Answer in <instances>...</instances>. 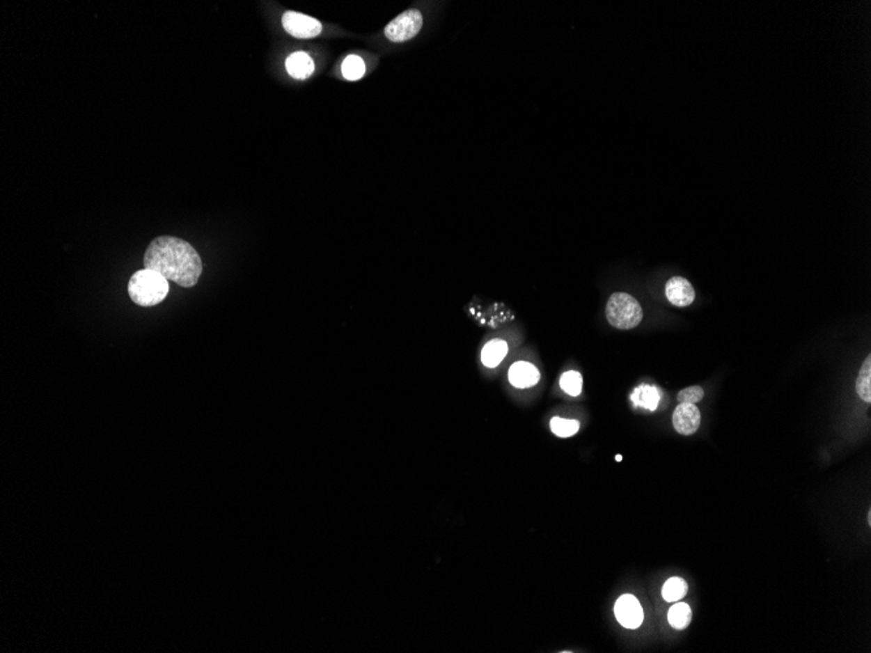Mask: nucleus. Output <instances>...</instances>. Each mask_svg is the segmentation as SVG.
<instances>
[{"mask_svg":"<svg viewBox=\"0 0 871 653\" xmlns=\"http://www.w3.org/2000/svg\"><path fill=\"white\" fill-rule=\"evenodd\" d=\"M167 294V279L150 269L136 272L128 283V295L137 306H157L164 301Z\"/></svg>","mask_w":871,"mask_h":653,"instance_id":"nucleus-2","label":"nucleus"},{"mask_svg":"<svg viewBox=\"0 0 871 653\" xmlns=\"http://www.w3.org/2000/svg\"><path fill=\"white\" fill-rule=\"evenodd\" d=\"M857 393L860 398L868 403L871 402V356L869 355L862 365L860 375L857 378Z\"/></svg>","mask_w":871,"mask_h":653,"instance_id":"nucleus-15","label":"nucleus"},{"mask_svg":"<svg viewBox=\"0 0 871 653\" xmlns=\"http://www.w3.org/2000/svg\"><path fill=\"white\" fill-rule=\"evenodd\" d=\"M615 459L620 462V460L622 459V457H621V455H617V457H615Z\"/></svg>","mask_w":871,"mask_h":653,"instance_id":"nucleus-20","label":"nucleus"},{"mask_svg":"<svg viewBox=\"0 0 871 653\" xmlns=\"http://www.w3.org/2000/svg\"><path fill=\"white\" fill-rule=\"evenodd\" d=\"M666 297L673 306H687L694 301L696 292L687 279L673 276L666 282Z\"/></svg>","mask_w":871,"mask_h":653,"instance_id":"nucleus-8","label":"nucleus"},{"mask_svg":"<svg viewBox=\"0 0 871 653\" xmlns=\"http://www.w3.org/2000/svg\"><path fill=\"white\" fill-rule=\"evenodd\" d=\"M560 386L570 397L581 395L582 388H583L582 375L579 372H575V370L565 372L564 375L560 378Z\"/></svg>","mask_w":871,"mask_h":653,"instance_id":"nucleus-16","label":"nucleus"},{"mask_svg":"<svg viewBox=\"0 0 871 653\" xmlns=\"http://www.w3.org/2000/svg\"><path fill=\"white\" fill-rule=\"evenodd\" d=\"M605 313L609 324L620 330L634 329L643 318L642 306L636 297L624 292H615L609 297Z\"/></svg>","mask_w":871,"mask_h":653,"instance_id":"nucleus-3","label":"nucleus"},{"mask_svg":"<svg viewBox=\"0 0 871 653\" xmlns=\"http://www.w3.org/2000/svg\"><path fill=\"white\" fill-rule=\"evenodd\" d=\"M423 26V15L419 10H405L385 28V37L391 42L410 41L419 34Z\"/></svg>","mask_w":871,"mask_h":653,"instance_id":"nucleus-4","label":"nucleus"},{"mask_svg":"<svg viewBox=\"0 0 871 653\" xmlns=\"http://www.w3.org/2000/svg\"><path fill=\"white\" fill-rule=\"evenodd\" d=\"M631 402L639 409L655 411L660 402V393L657 388L650 385H641L631 393Z\"/></svg>","mask_w":871,"mask_h":653,"instance_id":"nucleus-11","label":"nucleus"},{"mask_svg":"<svg viewBox=\"0 0 871 653\" xmlns=\"http://www.w3.org/2000/svg\"><path fill=\"white\" fill-rule=\"evenodd\" d=\"M663 597L668 602H676L684 599L687 593V583L682 578H670L663 587Z\"/></svg>","mask_w":871,"mask_h":653,"instance_id":"nucleus-14","label":"nucleus"},{"mask_svg":"<svg viewBox=\"0 0 871 653\" xmlns=\"http://www.w3.org/2000/svg\"><path fill=\"white\" fill-rule=\"evenodd\" d=\"M282 25L290 36L301 40L315 38L322 31L320 21L292 10H288L282 16Z\"/></svg>","mask_w":871,"mask_h":653,"instance_id":"nucleus-5","label":"nucleus"},{"mask_svg":"<svg viewBox=\"0 0 871 653\" xmlns=\"http://www.w3.org/2000/svg\"><path fill=\"white\" fill-rule=\"evenodd\" d=\"M700 425V412L696 404L681 403L673 412V427L680 434H694Z\"/></svg>","mask_w":871,"mask_h":653,"instance_id":"nucleus-7","label":"nucleus"},{"mask_svg":"<svg viewBox=\"0 0 871 653\" xmlns=\"http://www.w3.org/2000/svg\"><path fill=\"white\" fill-rule=\"evenodd\" d=\"M508 343L501 339L488 342L482 351V361L485 367H497L508 354Z\"/></svg>","mask_w":871,"mask_h":653,"instance_id":"nucleus-12","label":"nucleus"},{"mask_svg":"<svg viewBox=\"0 0 871 653\" xmlns=\"http://www.w3.org/2000/svg\"><path fill=\"white\" fill-rule=\"evenodd\" d=\"M342 73L347 80H359L366 73V64L359 56L350 55L342 64Z\"/></svg>","mask_w":871,"mask_h":653,"instance_id":"nucleus-17","label":"nucleus"},{"mask_svg":"<svg viewBox=\"0 0 871 653\" xmlns=\"http://www.w3.org/2000/svg\"><path fill=\"white\" fill-rule=\"evenodd\" d=\"M669 624L676 630H684L691 622V609L685 602L675 604L668 613Z\"/></svg>","mask_w":871,"mask_h":653,"instance_id":"nucleus-13","label":"nucleus"},{"mask_svg":"<svg viewBox=\"0 0 871 653\" xmlns=\"http://www.w3.org/2000/svg\"><path fill=\"white\" fill-rule=\"evenodd\" d=\"M286 70L294 79L304 80L315 72V61L306 52H294L286 61Z\"/></svg>","mask_w":871,"mask_h":653,"instance_id":"nucleus-10","label":"nucleus"},{"mask_svg":"<svg viewBox=\"0 0 871 653\" xmlns=\"http://www.w3.org/2000/svg\"><path fill=\"white\" fill-rule=\"evenodd\" d=\"M144 269H150L178 286L194 287L203 273L201 257L195 248L175 236H159L149 244Z\"/></svg>","mask_w":871,"mask_h":653,"instance_id":"nucleus-1","label":"nucleus"},{"mask_svg":"<svg viewBox=\"0 0 871 653\" xmlns=\"http://www.w3.org/2000/svg\"><path fill=\"white\" fill-rule=\"evenodd\" d=\"M617 621L626 629H638L643 622V609L633 595L621 596L615 605Z\"/></svg>","mask_w":871,"mask_h":653,"instance_id":"nucleus-6","label":"nucleus"},{"mask_svg":"<svg viewBox=\"0 0 871 653\" xmlns=\"http://www.w3.org/2000/svg\"><path fill=\"white\" fill-rule=\"evenodd\" d=\"M705 397V391L700 386H691V388H684L678 393V400L681 403H690V404H696L698 402H700Z\"/></svg>","mask_w":871,"mask_h":653,"instance_id":"nucleus-19","label":"nucleus"},{"mask_svg":"<svg viewBox=\"0 0 871 653\" xmlns=\"http://www.w3.org/2000/svg\"><path fill=\"white\" fill-rule=\"evenodd\" d=\"M508 378L514 388H533L540 381V372L531 363L517 361L509 369Z\"/></svg>","mask_w":871,"mask_h":653,"instance_id":"nucleus-9","label":"nucleus"},{"mask_svg":"<svg viewBox=\"0 0 871 653\" xmlns=\"http://www.w3.org/2000/svg\"><path fill=\"white\" fill-rule=\"evenodd\" d=\"M551 430L557 437L567 439L576 434V432L579 430V423L576 420L554 418L551 420Z\"/></svg>","mask_w":871,"mask_h":653,"instance_id":"nucleus-18","label":"nucleus"}]
</instances>
